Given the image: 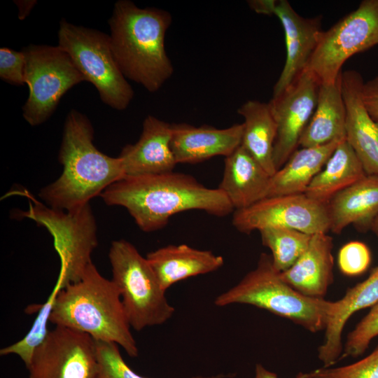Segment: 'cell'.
<instances>
[{
  "label": "cell",
  "mask_w": 378,
  "mask_h": 378,
  "mask_svg": "<svg viewBox=\"0 0 378 378\" xmlns=\"http://www.w3.org/2000/svg\"><path fill=\"white\" fill-rule=\"evenodd\" d=\"M100 196L108 206L125 207L146 232L162 229L172 216L183 211L200 210L224 217L234 211L218 188H207L190 175L174 172L125 176Z\"/></svg>",
  "instance_id": "cell-1"
},
{
  "label": "cell",
  "mask_w": 378,
  "mask_h": 378,
  "mask_svg": "<svg viewBox=\"0 0 378 378\" xmlns=\"http://www.w3.org/2000/svg\"><path fill=\"white\" fill-rule=\"evenodd\" d=\"M93 139L94 129L87 116L71 110L64 122L58 154L62 173L38 193L48 206L77 210L125 176L120 158L99 151Z\"/></svg>",
  "instance_id": "cell-2"
},
{
  "label": "cell",
  "mask_w": 378,
  "mask_h": 378,
  "mask_svg": "<svg viewBox=\"0 0 378 378\" xmlns=\"http://www.w3.org/2000/svg\"><path fill=\"white\" fill-rule=\"evenodd\" d=\"M172 16L158 8H139L129 0L114 4L108 20L110 43L125 77L155 92L172 76L174 66L165 48Z\"/></svg>",
  "instance_id": "cell-3"
},
{
  "label": "cell",
  "mask_w": 378,
  "mask_h": 378,
  "mask_svg": "<svg viewBox=\"0 0 378 378\" xmlns=\"http://www.w3.org/2000/svg\"><path fill=\"white\" fill-rule=\"evenodd\" d=\"M49 321L88 334L94 340L115 343L132 358L139 355L119 289L92 262L78 281L58 292Z\"/></svg>",
  "instance_id": "cell-4"
},
{
  "label": "cell",
  "mask_w": 378,
  "mask_h": 378,
  "mask_svg": "<svg viewBox=\"0 0 378 378\" xmlns=\"http://www.w3.org/2000/svg\"><path fill=\"white\" fill-rule=\"evenodd\" d=\"M218 307L244 304L265 309L312 332L325 330L340 302L306 296L285 282L271 255L260 254L255 269L214 300Z\"/></svg>",
  "instance_id": "cell-5"
},
{
  "label": "cell",
  "mask_w": 378,
  "mask_h": 378,
  "mask_svg": "<svg viewBox=\"0 0 378 378\" xmlns=\"http://www.w3.org/2000/svg\"><path fill=\"white\" fill-rule=\"evenodd\" d=\"M108 258L112 281L119 289L122 303L134 330L159 326L170 319L175 309L170 304L154 271L135 248L125 239L113 241Z\"/></svg>",
  "instance_id": "cell-6"
},
{
  "label": "cell",
  "mask_w": 378,
  "mask_h": 378,
  "mask_svg": "<svg viewBox=\"0 0 378 378\" xmlns=\"http://www.w3.org/2000/svg\"><path fill=\"white\" fill-rule=\"evenodd\" d=\"M58 46L70 56L86 81L96 88L105 104L118 111L127 108L134 92L115 59L109 36L62 19Z\"/></svg>",
  "instance_id": "cell-7"
},
{
  "label": "cell",
  "mask_w": 378,
  "mask_h": 378,
  "mask_svg": "<svg viewBox=\"0 0 378 378\" xmlns=\"http://www.w3.org/2000/svg\"><path fill=\"white\" fill-rule=\"evenodd\" d=\"M21 194L29 199V209L15 211V217L31 218L50 231L61 262L57 279L61 288L78 281L92 262L91 253L97 246V226L90 204L66 211L45 206L27 190Z\"/></svg>",
  "instance_id": "cell-8"
},
{
  "label": "cell",
  "mask_w": 378,
  "mask_h": 378,
  "mask_svg": "<svg viewBox=\"0 0 378 378\" xmlns=\"http://www.w3.org/2000/svg\"><path fill=\"white\" fill-rule=\"evenodd\" d=\"M22 51L25 57L24 80L29 88L22 115L30 125L37 126L51 116L69 90L86 80L58 46L31 44Z\"/></svg>",
  "instance_id": "cell-9"
},
{
  "label": "cell",
  "mask_w": 378,
  "mask_h": 378,
  "mask_svg": "<svg viewBox=\"0 0 378 378\" xmlns=\"http://www.w3.org/2000/svg\"><path fill=\"white\" fill-rule=\"evenodd\" d=\"M377 45L378 0H364L356 9L321 32L307 69L320 84L335 83L349 58Z\"/></svg>",
  "instance_id": "cell-10"
},
{
  "label": "cell",
  "mask_w": 378,
  "mask_h": 378,
  "mask_svg": "<svg viewBox=\"0 0 378 378\" xmlns=\"http://www.w3.org/2000/svg\"><path fill=\"white\" fill-rule=\"evenodd\" d=\"M232 223L244 234L268 227L294 229L309 234L330 231L327 204L304 193L265 197L248 208L234 210Z\"/></svg>",
  "instance_id": "cell-11"
},
{
  "label": "cell",
  "mask_w": 378,
  "mask_h": 378,
  "mask_svg": "<svg viewBox=\"0 0 378 378\" xmlns=\"http://www.w3.org/2000/svg\"><path fill=\"white\" fill-rule=\"evenodd\" d=\"M27 368L29 378H97L95 340L82 332L55 326L36 349Z\"/></svg>",
  "instance_id": "cell-12"
},
{
  "label": "cell",
  "mask_w": 378,
  "mask_h": 378,
  "mask_svg": "<svg viewBox=\"0 0 378 378\" xmlns=\"http://www.w3.org/2000/svg\"><path fill=\"white\" fill-rule=\"evenodd\" d=\"M320 83L307 69L268 102L276 125L274 163L280 169L298 149L316 106Z\"/></svg>",
  "instance_id": "cell-13"
},
{
  "label": "cell",
  "mask_w": 378,
  "mask_h": 378,
  "mask_svg": "<svg viewBox=\"0 0 378 378\" xmlns=\"http://www.w3.org/2000/svg\"><path fill=\"white\" fill-rule=\"evenodd\" d=\"M248 4L257 13L277 17L284 29L286 57L273 88V96H276L307 69L323 31L321 18L302 17L286 0H253Z\"/></svg>",
  "instance_id": "cell-14"
},
{
  "label": "cell",
  "mask_w": 378,
  "mask_h": 378,
  "mask_svg": "<svg viewBox=\"0 0 378 378\" xmlns=\"http://www.w3.org/2000/svg\"><path fill=\"white\" fill-rule=\"evenodd\" d=\"M363 83L357 71L342 72V90L346 110L345 139L365 174L378 176V121L370 116L362 102Z\"/></svg>",
  "instance_id": "cell-15"
},
{
  "label": "cell",
  "mask_w": 378,
  "mask_h": 378,
  "mask_svg": "<svg viewBox=\"0 0 378 378\" xmlns=\"http://www.w3.org/2000/svg\"><path fill=\"white\" fill-rule=\"evenodd\" d=\"M171 124L148 115L141 136L126 145L118 156L125 176L159 174L173 172L177 164L171 147Z\"/></svg>",
  "instance_id": "cell-16"
},
{
  "label": "cell",
  "mask_w": 378,
  "mask_h": 378,
  "mask_svg": "<svg viewBox=\"0 0 378 378\" xmlns=\"http://www.w3.org/2000/svg\"><path fill=\"white\" fill-rule=\"evenodd\" d=\"M171 147L176 163L195 164L228 156L241 144L243 124L218 129L211 125L172 123Z\"/></svg>",
  "instance_id": "cell-17"
},
{
  "label": "cell",
  "mask_w": 378,
  "mask_h": 378,
  "mask_svg": "<svg viewBox=\"0 0 378 378\" xmlns=\"http://www.w3.org/2000/svg\"><path fill=\"white\" fill-rule=\"evenodd\" d=\"M332 238L327 233L312 235L304 252L281 277L299 293L314 298H324L333 281Z\"/></svg>",
  "instance_id": "cell-18"
},
{
  "label": "cell",
  "mask_w": 378,
  "mask_h": 378,
  "mask_svg": "<svg viewBox=\"0 0 378 378\" xmlns=\"http://www.w3.org/2000/svg\"><path fill=\"white\" fill-rule=\"evenodd\" d=\"M330 231L340 234L353 224L358 230H371L378 216V176L366 175L336 193L327 203Z\"/></svg>",
  "instance_id": "cell-19"
},
{
  "label": "cell",
  "mask_w": 378,
  "mask_h": 378,
  "mask_svg": "<svg viewBox=\"0 0 378 378\" xmlns=\"http://www.w3.org/2000/svg\"><path fill=\"white\" fill-rule=\"evenodd\" d=\"M271 176L241 145L225 158L218 188L234 210L248 208L267 197Z\"/></svg>",
  "instance_id": "cell-20"
},
{
  "label": "cell",
  "mask_w": 378,
  "mask_h": 378,
  "mask_svg": "<svg viewBox=\"0 0 378 378\" xmlns=\"http://www.w3.org/2000/svg\"><path fill=\"white\" fill-rule=\"evenodd\" d=\"M146 258L165 291L178 281L214 272L224 264L221 255L186 244L167 245Z\"/></svg>",
  "instance_id": "cell-21"
},
{
  "label": "cell",
  "mask_w": 378,
  "mask_h": 378,
  "mask_svg": "<svg viewBox=\"0 0 378 378\" xmlns=\"http://www.w3.org/2000/svg\"><path fill=\"white\" fill-rule=\"evenodd\" d=\"M339 302L338 310L326 328L323 341L318 347V358L325 368L331 367L341 358L342 332L349 318L378 302V266L366 279L349 288Z\"/></svg>",
  "instance_id": "cell-22"
},
{
  "label": "cell",
  "mask_w": 378,
  "mask_h": 378,
  "mask_svg": "<svg viewBox=\"0 0 378 378\" xmlns=\"http://www.w3.org/2000/svg\"><path fill=\"white\" fill-rule=\"evenodd\" d=\"M346 118L341 75L335 83L320 84L314 112L302 134L299 146H319L345 139Z\"/></svg>",
  "instance_id": "cell-23"
},
{
  "label": "cell",
  "mask_w": 378,
  "mask_h": 378,
  "mask_svg": "<svg viewBox=\"0 0 378 378\" xmlns=\"http://www.w3.org/2000/svg\"><path fill=\"white\" fill-rule=\"evenodd\" d=\"M343 139L319 146L297 149L271 176L267 197L304 193Z\"/></svg>",
  "instance_id": "cell-24"
},
{
  "label": "cell",
  "mask_w": 378,
  "mask_h": 378,
  "mask_svg": "<svg viewBox=\"0 0 378 378\" xmlns=\"http://www.w3.org/2000/svg\"><path fill=\"white\" fill-rule=\"evenodd\" d=\"M366 175L354 150L344 139L309 183L304 194L327 204L336 193Z\"/></svg>",
  "instance_id": "cell-25"
},
{
  "label": "cell",
  "mask_w": 378,
  "mask_h": 378,
  "mask_svg": "<svg viewBox=\"0 0 378 378\" xmlns=\"http://www.w3.org/2000/svg\"><path fill=\"white\" fill-rule=\"evenodd\" d=\"M237 112L244 118L241 145L272 176L276 172L273 158L276 125L269 104L249 100Z\"/></svg>",
  "instance_id": "cell-26"
},
{
  "label": "cell",
  "mask_w": 378,
  "mask_h": 378,
  "mask_svg": "<svg viewBox=\"0 0 378 378\" xmlns=\"http://www.w3.org/2000/svg\"><path fill=\"white\" fill-rule=\"evenodd\" d=\"M259 232L262 245L270 250L273 265L279 272L288 270L300 258L312 235L284 227H268Z\"/></svg>",
  "instance_id": "cell-27"
},
{
  "label": "cell",
  "mask_w": 378,
  "mask_h": 378,
  "mask_svg": "<svg viewBox=\"0 0 378 378\" xmlns=\"http://www.w3.org/2000/svg\"><path fill=\"white\" fill-rule=\"evenodd\" d=\"M95 344L98 362L97 378H147L136 373L128 366L117 344L95 340ZM232 376V374H218L192 378H228Z\"/></svg>",
  "instance_id": "cell-28"
},
{
  "label": "cell",
  "mask_w": 378,
  "mask_h": 378,
  "mask_svg": "<svg viewBox=\"0 0 378 378\" xmlns=\"http://www.w3.org/2000/svg\"><path fill=\"white\" fill-rule=\"evenodd\" d=\"M377 336L378 302L372 307L369 313L348 334L341 358L361 356L368 348L372 339Z\"/></svg>",
  "instance_id": "cell-29"
},
{
  "label": "cell",
  "mask_w": 378,
  "mask_h": 378,
  "mask_svg": "<svg viewBox=\"0 0 378 378\" xmlns=\"http://www.w3.org/2000/svg\"><path fill=\"white\" fill-rule=\"evenodd\" d=\"M314 378H378V346L354 363L315 370Z\"/></svg>",
  "instance_id": "cell-30"
},
{
  "label": "cell",
  "mask_w": 378,
  "mask_h": 378,
  "mask_svg": "<svg viewBox=\"0 0 378 378\" xmlns=\"http://www.w3.org/2000/svg\"><path fill=\"white\" fill-rule=\"evenodd\" d=\"M371 262V253L368 246L359 241H351L341 247L337 255L340 272L348 276L362 274Z\"/></svg>",
  "instance_id": "cell-31"
},
{
  "label": "cell",
  "mask_w": 378,
  "mask_h": 378,
  "mask_svg": "<svg viewBox=\"0 0 378 378\" xmlns=\"http://www.w3.org/2000/svg\"><path fill=\"white\" fill-rule=\"evenodd\" d=\"M25 57L22 51L0 48V78L9 83L24 85Z\"/></svg>",
  "instance_id": "cell-32"
},
{
  "label": "cell",
  "mask_w": 378,
  "mask_h": 378,
  "mask_svg": "<svg viewBox=\"0 0 378 378\" xmlns=\"http://www.w3.org/2000/svg\"><path fill=\"white\" fill-rule=\"evenodd\" d=\"M361 99L370 116L378 121V76L364 82Z\"/></svg>",
  "instance_id": "cell-33"
},
{
  "label": "cell",
  "mask_w": 378,
  "mask_h": 378,
  "mask_svg": "<svg viewBox=\"0 0 378 378\" xmlns=\"http://www.w3.org/2000/svg\"><path fill=\"white\" fill-rule=\"evenodd\" d=\"M314 370L310 372H299L293 378H314ZM253 378H279L278 375L265 368L262 364L257 363L255 367Z\"/></svg>",
  "instance_id": "cell-34"
},
{
  "label": "cell",
  "mask_w": 378,
  "mask_h": 378,
  "mask_svg": "<svg viewBox=\"0 0 378 378\" xmlns=\"http://www.w3.org/2000/svg\"><path fill=\"white\" fill-rule=\"evenodd\" d=\"M371 230L373 232V233L375 234V236L378 239V216L375 218V220H374V223L372 224Z\"/></svg>",
  "instance_id": "cell-35"
}]
</instances>
